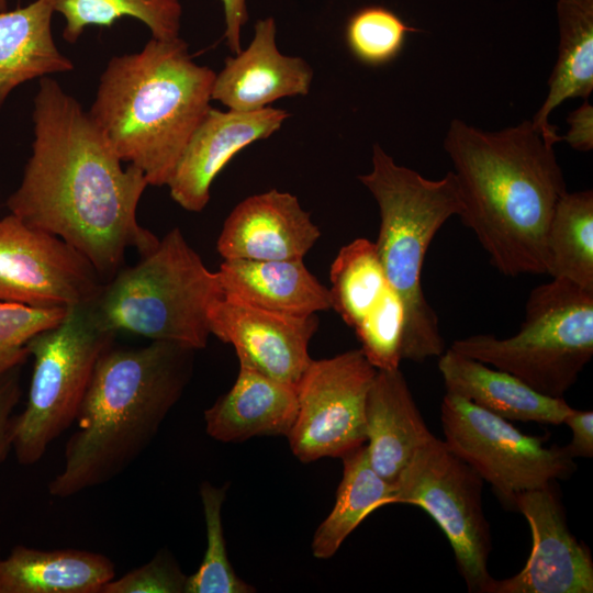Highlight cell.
Masks as SVG:
<instances>
[{
	"label": "cell",
	"mask_w": 593,
	"mask_h": 593,
	"mask_svg": "<svg viewBox=\"0 0 593 593\" xmlns=\"http://www.w3.org/2000/svg\"><path fill=\"white\" fill-rule=\"evenodd\" d=\"M32 119V153L7 206L76 248L105 282L127 249L144 256L159 243L137 221L148 182L135 166L122 167L88 112L55 79L41 78Z\"/></svg>",
	"instance_id": "1"
},
{
	"label": "cell",
	"mask_w": 593,
	"mask_h": 593,
	"mask_svg": "<svg viewBox=\"0 0 593 593\" xmlns=\"http://www.w3.org/2000/svg\"><path fill=\"white\" fill-rule=\"evenodd\" d=\"M444 148L454 166L460 213L504 276L546 273V233L567 187L553 147L532 121L484 132L455 119Z\"/></svg>",
	"instance_id": "2"
},
{
	"label": "cell",
	"mask_w": 593,
	"mask_h": 593,
	"mask_svg": "<svg viewBox=\"0 0 593 593\" xmlns=\"http://www.w3.org/2000/svg\"><path fill=\"white\" fill-rule=\"evenodd\" d=\"M195 349L168 340L110 346L100 356L65 445L64 465L47 485L65 499L125 471L149 446L189 383Z\"/></svg>",
	"instance_id": "3"
},
{
	"label": "cell",
	"mask_w": 593,
	"mask_h": 593,
	"mask_svg": "<svg viewBox=\"0 0 593 593\" xmlns=\"http://www.w3.org/2000/svg\"><path fill=\"white\" fill-rule=\"evenodd\" d=\"M215 72L197 64L178 37H152L136 53L112 57L89 116L122 161L148 186H167L212 101Z\"/></svg>",
	"instance_id": "4"
},
{
	"label": "cell",
	"mask_w": 593,
	"mask_h": 593,
	"mask_svg": "<svg viewBox=\"0 0 593 593\" xmlns=\"http://www.w3.org/2000/svg\"><path fill=\"white\" fill-rule=\"evenodd\" d=\"M359 181L373 195L380 213L374 243L389 284L405 311L402 360L415 362L439 357L445 340L439 320L425 298L422 271L427 249L461 204L455 175L429 180L398 165L379 144L372 147V168Z\"/></svg>",
	"instance_id": "5"
},
{
	"label": "cell",
	"mask_w": 593,
	"mask_h": 593,
	"mask_svg": "<svg viewBox=\"0 0 593 593\" xmlns=\"http://www.w3.org/2000/svg\"><path fill=\"white\" fill-rule=\"evenodd\" d=\"M222 298L216 271H210L180 228L169 231L141 260L121 268L91 302L108 331L168 340L195 350L211 335L209 312Z\"/></svg>",
	"instance_id": "6"
},
{
	"label": "cell",
	"mask_w": 593,
	"mask_h": 593,
	"mask_svg": "<svg viewBox=\"0 0 593 593\" xmlns=\"http://www.w3.org/2000/svg\"><path fill=\"white\" fill-rule=\"evenodd\" d=\"M450 348L544 395L563 398L593 356V290L551 279L530 291L516 334H477L456 339Z\"/></svg>",
	"instance_id": "7"
},
{
	"label": "cell",
	"mask_w": 593,
	"mask_h": 593,
	"mask_svg": "<svg viewBox=\"0 0 593 593\" xmlns=\"http://www.w3.org/2000/svg\"><path fill=\"white\" fill-rule=\"evenodd\" d=\"M98 321L90 303L66 309L54 327L27 343L33 373L24 410L14 414L12 450L33 466L76 421L100 356L115 338Z\"/></svg>",
	"instance_id": "8"
},
{
	"label": "cell",
	"mask_w": 593,
	"mask_h": 593,
	"mask_svg": "<svg viewBox=\"0 0 593 593\" xmlns=\"http://www.w3.org/2000/svg\"><path fill=\"white\" fill-rule=\"evenodd\" d=\"M483 482L434 436L415 452L393 484V503L422 507L441 528L471 593H486L493 579L488 570L492 539L483 510Z\"/></svg>",
	"instance_id": "9"
},
{
	"label": "cell",
	"mask_w": 593,
	"mask_h": 593,
	"mask_svg": "<svg viewBox=\"0 0 593 593\" xmlns=\"http://www.w3.org/2000/svg\"><path fill=\"white\" fill-rule=\"evenodd\" d=\"M444 443L514 510L517 495L566 479L575 462L564 447L522 433L510 421L446 392L440 405Z\"/></svg>",
	"instance_id": "10"
},
{
	"label": "cell",
	"mask_w": 593,
	"mask_h": 593,
	"mask_svg": "<svg viewBox=\"0 0 593 593\" xmlns=\"http://www.w3.org/2000/svg\"><path fill=\"white\" fill-rule=\"evenodd\" d=\"M376 373L360 348L311 361L296 384L298 412L287 435L299 460L343 458L365 445L366 399Z\"/></svg>",
	"instance_id": "11"
},
{
	"label": "cell",
	"mask_w": 593,
	"mask_h": 593,
	"mask_svg": "<svg viewBox=\"0 0 593 593\" xmlns=\"http://www.w3.org/2000/svg\"><path fill=\"white\" fill-rule=\"evenodd\" d=\"M104 281L61 238L12 213L0 219V301L68 309L92 302Z\"/></svg>",
	"instance_id": "12"
},
{
	"label": "cell",
	"mask_w": 593,
	"mask_h": 593,
	"mask_svg": "<svg viewBox=\"0 0 593 593\" xmlns=\"http://www.w3.org/2000/svg\"><path fill=\"white\" fill-rule=\"evenodd\" d=\"M552 482L516 496L517 510L529 524L532 551L515 575L492 579L486 593H592L590 549L570 532L560 494Z\"/></svg>",
	"instance_id": "13"
},
{
	"label": "cell",
	"mask_w": 593,
	"mask_h": 593,
	"mask_svg": "<svg viewBox=\"0 0 593 593\" xmlns=\"http://www.w3.org/2000/svg\"><path fill=\"white\" fill-rule=\"evenodd\" d=\"M212 335L233 345L239 366L296 385L313 360L309 344L318 327L316 314L284 315L220 298L209 312Z\"/></svg>",
	"instance_id": "14"
},
{
	"label": "cell",
	"mask_w": 593,
	"mask_h": 593,
	"mask_svg": "<svg viewBox=\"0 0 593 593\" xmlns=\"http://www.w3.org/2000/svg\"><path fill=\"white\" fill-rule=\"evenodd\" d=\"M282 109L235 111L210 108L187 143L167 183L171 199L190 212L210 201L214 179L242 149L268 138L289 118Z\"/></svg>",
	"instance_id": "15"
},
{
	"label": "cell",
	"mask_w": 593,
	"mask_h": 593,
	"mask_svg": "<svg viewBox=\"0 0 593 593\" xmlns=\"http://www.w3.org/2000/svg\"><path fill=\"white\" fill-rule=\"evenodd\" d=\"M320 236L295 195L271 189L244 199L231 211L216 249L224 260L303 259Z\"/></svg>",
	"instance_id": "16"
},
{
	"label": "cell",
	"mask_w": 593,
	"mask_h": 593,
	"mask_svg": "<svg viewBox=\"0 0 593 593\" xmlns=\"http://www.w3.org/2000/svg\"><path fill=\"white\" fill-rule=\"evenodd\" d=\"M276 32L272 16L255 23L249 45L227 57L215 75L212 100L228 110L255 111L281 98L309 93L312 67L301 57L281 54Z\"/></svg>",
	"instance_id": "17"
},
{
	"label": "cell",
	"mask_w": 593,
	"mask_h": 593,
	"mask_svg": "<svg viewBox=\"0 0 593 593\" xmlns=\"http://www.w3.org/2000/svg\"><path fill=\"white\" fill-rule=\"evenodd\" d=\"M365 432L371 468L391 484L433 437L401 370H377L366 399Z\"/></svg>",
	"instance_id": "18"
},
{
	"label": "cell",
	"mask_w": 593,
	"mask_h": 593,
	"mask_svg": "<svg viewBox=\"0 0 593 593\" xmlns=\"http://www.w3.org/2000/svg\"><path fill=\"white\" fill-rule=\"evenodd\" d=\"M222 298L268 312L307 316L332 309L328 288L303 259L224 260L216 271Z\"/></svg>",
	"instance_id": "19"
},
{
	"label": "cell",
	"mask_w": 593,
	"mask_h": 593,
	"mask_svg": "<svg viewBox=\"0 0 593 593\" xmlns=\"http://www.w3.org/2000/svg\"><path fill=\"white\" fill-rule=\"evenodd\" d=\"M446 391L510 422L560 425L571 412L563 398L544 395L515 376L451 348L438 360Z\"/></svg>",
	"instance_id": "20"
},
{
	"label": "cell",
	"mask_w": 593,
	"mask_h": 593,
	"mask_svg": "<svg viewBox=\"0 0 593 593\" xmlns=\"http://www.w3.org/2000/svg\"><path fill=\"white\" fill-rule=\"evenodd\" d=\"M296 412V385L239 366L233 387L205 410V430L223 443L265 435L287 436Z\"/></svg>",
	"instance_id": "21"
},
{
	"label": "cell",
	"mask_w": 593,
	"mask_h": 593,
	"mask_svg": "<svg viewBox=\"0 0 593 593\" xmlns=\"http://www.w3.org/2000/svg\"><path fill=\"white\" fill-rule=\"evenodd\" d=\"M114 578L111 559L87 550L16 545L0 556V593H100Z\"/></svg>",
	"instance_id": "22"
},
{
	"label": "cell",
	"mask_w": 593,
	"mask_h": 593,
	"mask_svg": "<svg viewBox=\"0 0 593 593\" xmlns=\"http://www.w3.org/2000/svg\"><path fill=\"white\" fill-rule=\"evenodd\" d=\"M53 13L48 0L0 11V111L18 86L74 69L54 42Z\"/></svg>",
	"instance_id": "23"
},
{
	"label": "cell",
	"mask_w": 593,
	"mask_h": 593,
	"mask_svg": "<svg viewBox=\"0 0 593 593\" xmlns=\"http://www.w3.org/2000/svg\"><path fill=\"white\" fill-rule=\"evenodd\" d=\"M558 59L548 94L532 120L548 146L562 141L549 123L551 112L570 98L588 100L593 91V0H558Z\"/></svg>",
	"instance_id": "24"
},
{
	"label": "cell",
	"mask_w": 593,
	"mask_h": 593,
	"mask_svg": "<svg viewBox=\"0 0 593 593\" xmlns=\"http://www.w3.org/2000/svg\"><path fill=\"white\" fill-rule=\"evenodd\" d=\"M342 459L343 478L335 504L314 533L311 545L312 553L317 559L333 557L365 518L393 503L394 485L371 468L365 445Z\"/></svg>",
	"instance_id": "25"
},
{
	"label": "cell",
	"mask_w": 593,
	"mask_h": 593,
	"mask_svg": "<svg viewBox=\"0 0 593 593\" xmlns=\"http://www.w3.org/2000/svg\"><path fill=\"white\" fill-rule=\"evenodd\" d=\"M546 275L593 290V191L566 192L546 233Z\"/></svg>",
	"instance_id": "26"
},
{
	"label": "cell",
	"mask_w": 593,
	"mask_h": 593,
	"mask_svg": "<svg viewBox=\"0 0 593 593\" xmlns=\"http://www.w3.org/2000/svg\"><path fill=\"white\" fill-rule=\"evenodd\" d=\"M331 301L353 329L383 301L392 289L374 243L356 238L344 245L331 266Z\"/></svg>",
	"instance_id": "27"
},
{
	"label": "cell",
	"mask_w": 593,
	"mask_h": 593,
	"mask_svg": "<svg viewBox=\"0 0 593 593\" xmlns=\"http://www.w3.org/2000/svg\"><path fill=\"white\" fill-rule=\"evenodd\" d=\"M54 12L64 16L63 37L76 43L90 25L111 26L123 16L144 23L152 37L179 36L182 7L179 0H48Z\"/></svg>",
	"instance_id": "28"
},
{
	"label": "cell",
	"mask_w": 593,
	"mask_h": 593,
	"mask_svg": "<svg viewBox=\"0 0 593 593\" xmlns=\"http://www.w3.org/2000/svg\"><path fill=\"white\" fill-rule=\"evenodd\" d=\"M226 486L216 488L210 482L200 486L203 507L206 549L198 570L187 578L184 593H250L255 589L234 571L227 556L222 525V505Z\"/></svg>",
	"instance_id": "29"
},
{
	"label": "cell",
	"mask_w": 593,
	"mask_h": 593,
	"mask_svg": "<svg viewBox=\"0 0 593 593\" xmlns=\"http://www.w3.org/2000/svg\"><path fill=\"white\" fill-rule=\"evenodd\" d=\"M419 32L407 25L395 12L381 5H367L347 21L345 38L353 56L360 63L379 67L399 56L410 33Z\"/></svg>",
	"instance_id": "30"
},
{
	"label": "cell",
	"mask_w": 593,
	"mask_h": 593,
	"mask_svg": "<svg viewBox=\"0 0 593 593\" xmlns=\"http://www.w3.org/2000/svg\"><path fill=\"white\" fill-rule=\"evenodd\" d=\"M404 329V306L393 289L381 304L354 328L362 354L377 370L399 368Z\"/></svg>",
	"instance_id": "31"
},
{
	"label": "cell",
	"mask_w": 593,
	"mask_h": 593,
	"mask_svg": "<svg viewBox=\"0 0 593 593\" xmlns=\"http://www.w3.org/2000/svg\"><path fill=\"white\" fill-rule=\"evenodd\" d=\"M66 313L60 307H33L0 301V377L22 367L30 357L27 343L56 326Z\"/></svg>",
	"instance_id": "32"
},
{
	"label": "cell",
	"mask_w": 593,
	"mask_h": 593,
	"mask_svg": "<svg viewBox=\"0 0 593 593\" xmlns=\"http://www.w3.org/2000/svg\"><path fill=\"white\" fill-rule=\"evenodd\" d=\"M187 578L175 557L161 549L147 563L105 583L100 593H184Z\"/></svg>",
	"instance_id": "33"
},
{
	"label": "cell",
	"mask_w": 593,
	"mask_h": 593,
	"mask_svg": "<svg viewBox=\"0 0 593 593\" xmlns=\"http://www.w3.org/2000/svg\"><path fill=\"white\" fill-rule=\"evenodd\" d=\"M21 368L0 377V467L12 450L13 411L22 394Z\"/></svg>",
	"instance_id": "34"
},
{
	"label": "cell",
	"mask_w": 593,
	"mask_h": 593,
	"mask_svg": "<svg viewBox=\"0 0 593 593\" xmlns=\"http://www.w3.org/2000/svg\"><path fill=\"white\" fill-rule=\"evenodd\" d=\"M566 424L571 433V441L563 446L571 458L593 457V412L590 410H575L566 416Z\"/></svg>",
	"instance_id": "35"
},
{
	"label": "cell",
	"mask_w": 593,
	"mask_h": 593,
	"mask_svg": "<svg viewBox=\"0 0 593 593\" xmlns=\"http://www.w3.org/2000/svg\"><path fill=\"white\" fill-rule=\"evenodd\" d=\"M567 122L569 130L561 139L577 150H591L593 148V107L588 100L570 113Z\"/></svg>",
	"instance_id": "36"
},
{
	"label": "cell",
	"mask_w": 593,
	"mask_h": 593,
	"mask_svg": "<svg viewBox=\"0 0 593 593\" xmlns=\"http://www.w3.org/2000/svg\"><path fill=\"white\" fill-rule=\"evenodd\" d=\"M224 13V38L233 54L242 51L240 34L248 21L246 0H219Z\"/></svg>",
	"instance_id": "37"
},
{
	"label": "cell",
	"mask_w": 593,
	"mask_h": 593,
	"mask_svg": "<svg viewBox=\"0 0 593 593\" xmlns=\"http://www.w3.org/2000/svg\"><path fill=\"white\" fill-rule=\"evenodd\" d=\"M8 9V0H0V11Z\"/></svg>",
	"instance_id": "38"
}]
</instances>
